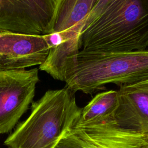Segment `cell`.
<instances>
[{
	"label": "cell",
	"mask_w": 148,
	"mask_h": 148,
	"mask_svg": "<svg viewBox=\"0 0 148 148\" xmlns=\"http://www.w3.org/2000/svg\"><path fill=\"white\" fill-rule=\"evenodd\" d=\"M77 26L79 51L145 50L148 47V0H99Z\"/></svg>",
	"instance_id": "1"
},
{
	"label": "cell",
	"mask_w": 148,
	"mask_h": 148,
	"mask_svg": "<svg viewBox=\"0 0 148 148\" xmlns=\"http://www.w3.org/2000/svg\"><path fill=\"white\" fill-rule=\"evenodd\" d=\"M148 79V50L79 51L64 64L60 81L74 92L92 94L109 83L119 87Z\"/></svg>",
	"instance_id": "2"
},
{
	"label": "cell",
	"mask_w": 148,
	"mask_h": 148,
	"mask_svg": "<svg viewBox=\"0 0 148 148\" xmlns=\"http://www.w3.org/2000/svg\"><path fill=\"white\" fill-rule=\"evenodd\" d=\"M82 108L67 87L50 90L32 102L31 113L5 140L8 148H53L79 119Z\"/></svg>",
	"instance_id": "3"
},
{
	"label": "cell",
	"mask_w": 148,
	"mask_h": 148,
	"mask_svg": "<svg viewBox=\"0 0 148 148\" xmlns=\"http://www.w3.org/2000/svg\"><path fill=\"white\" fill-rule=\"evenodd\" d=\"M38 69H0V134L14 127L27 111L39 82Z\"/></svg>",
	"instance_id": "4"
},
{
	"label": "cell",
	"mask_w": 148,
	"mask_h": 148,
	"mask_svg": "<svg viewBox=\"0 0 148 148\" xmlns=\"http://www.w3.org/2000/svg\"><path fill=\"white\" fill-rule=\"evenodd\" d=\"M57 0H0V31L50 33Z\"/></svg>",
	"instance_id": "5"
},
{
	"label": "cell",
	"mask_w": 148,
	"mask_h": 148,
	"mask_svg": "<svg viewBox=\"0 0 148 148\" xmlns=\"http://www.w3.org/2000/svg\"><path fill=\"white\" fill-rule=\"evenodd\" d=\"M69 131L87 148H148V134L120 127L113 115Z\"/></svg>",
	"instance_id": "6"
},
{
	"label": "cell",
	"mask_w": 148,
	"mask_h": 148,
	"mask_svg": "<svg viewBox=\"0 0 148 148\" xmlns=\"http://www.w3.org/2000/svg\"><path fill=\"white\" fill-rule=\"evenodd\" d=\"M50 49L43 35L0 31V69L40 65L46 61Z\"/></svg>",
	"instance_id": "7"
},
{
	"label": "cell",
	"mask_w": 148,
	"mask_h": 148,
	"mask_svg": "<svg viewBox=\"0 0 148 148\" xmlns=\"http://www.w3.org/2000/svg\"><path fill=\"white\" fill-rule=\"evenodd\" d=\"M113 114L121 128L148 134V79L120 87Z\"/></svg>",
	"instance_id": "8"
},
{
	"label": "cell",
	"mask_w": 148,
	"mask_h": 148,
	"mask_svg": "<svg viewBox=\"0 0 148 148\" xmlns=\"http://www.w3.org/2000/svg\"><path fill=\"white\" fill-rule=\"evenodd\" d=\"M98 1L57 0L49 34L59 33L62 43L69 40L72 29L87 16Z\"/></svg>",
	"instance_id": "9"
},
{
	"label": "cell",
	"mask_w": 148,
	"mask_h": 148,
	"mask_svg": "<svg viewBox=\"0 0 148 148\" xmlns=\"http://www.w3.org/2000/svg\"><path fill=\"white\" fill-rule=\"evenodd\" d=\"M117 105V90H109L98 93L82 108L79 119L73 125L94 123L112 116Z\"/></svg>",
	"instance_id": "10"
},
{
	"label": "cell",
	"mask_w": 148,
	"mask_h": 148,
	"mask_svg": "<svg viewBox=\"0 0 148 148\" xmlns=\"http://www.w3.org/2000/svg\"><path fill=\"white\" fill-rule=\"evenodd\" d=\"M53 148H87L73 135L69 130L58 140Z\"/></svg>",
	"instance_id": "11"
}]
</instances>
